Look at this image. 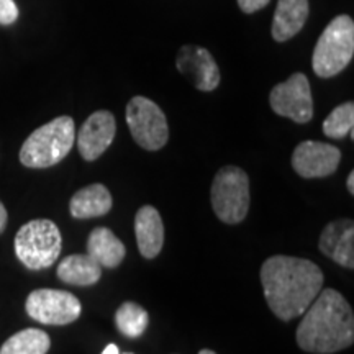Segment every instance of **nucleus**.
<instances>
[{
    "instance_id": "obj_1",
    "label": "nucleus",
    "mask_w": 354,
    "mask_h": 354,
    "mask_svg": "<svg viewBox=\"0 0 354 354\" xmlns=\"http://www.w3.org/2000/svg\"><path fill=\"white\" fill-rule=\"evenodd\" d=\"M261 284L272 313L289 322L302 315L323 287V272L313 261L271 256L261 268Z\"/></svg>"
},
{
    "instance_id": "obj_2",
    "label": "nucleus",
    "mask_w": 354,
    "mask_h": 354,
    "mask_svg": "<svg viewBox=\"0 0 354 354\" xmlns=\"http://www.w3.org/2000/svg\"><path fill=\"white\" fill-rule=\"evenodd\" d=\"M302 315L297 328V343L304 351L331 354L353 344V308L338 290H320Z\"/></svg>"
},
{
    "instance_id": "obj_3",
    "label": "nucleus",
    "mask_w": 354,
    "mask_h": 354,
    "mask_svg": "<svg viewBox=\"0 0 354 354\" xmlns=\"http://www.w3.org/2000/svg\"><path fill=\"white\" fill-rule=\"evenodd\" d=\"M76 141V125L71 117H57L35 130L20 149V162L32 169H44L68 156Z\"/></svg>"
},
{
    "instance_id": "obj_4",
    "label": "nucleus",
    "mask_w": 354,
    "mask_h": 354,
    "mask_svg": "<svg viewBox=\"0 0 354 354\" xmlns=\"http://www.w3.org/2000/svg\"><path fill=\"white\" fill-rule=\"evenodd\" d=\"M354 55V21L348 15H338L330 21L313 50V73L322 79L339 74L351 63Z\"/></svg>"
},
{
    "instance_id": "obj_5",
    "label": "nucleus",
    "mask_w": 354,
    "mask_h": 354,
    "mask_svg": "<svg viewBox=\"0 0 354 354\" xmlns=\"http://www.w3.org/2000/svg\"><path fill=\"white\" fill-rule=\"evenodd\" d=\"M63 238L55 221L39 218L25 223L15 236V253L33 271L46 269L59 258Z\"/></svg>"
},
{
    "instance_id": "obj_6",
    "label": "nucleus",
    "mask_w": 354,
    "mask_h": 354,
    "mask_svg": "<svg viewBox=\"0 0 354 354\" xmlns=\"http://www.w3.org/2000/svg\"><path fill=\"white\" fill-rule=\"evenodd\" d=\"M210 196L212 209L223 223H240L250 210V177L236 166L221 167L214 177Z\"/></svg>"
},
{
    "instance_id": "obj_7",
    "label": "nucleus",
    "mask_w": 354,
    "mask_h": 354,
    "mask_svg": "<svg viewBox=\"0 0 354 354\" xmlns=\"http://www.w3.org/2000/svg\"><path fill=\"white\" fill-rule=\"evenodd\" d=\"M127 123L133 140L148 151L165 148L169 140L166 115L158 104L146 97L136 95L127 105Z\"/></svg>"
},
{
    "instance_id": "obj_8",
    "label": "nucleus",
    "mask_w": 354,
    "mask_h": 354,
    "mask_svg": "<svg viewBox=\"0 0 354 354\" xmlns=\"http://www.w3.org/2000/svg\"><path fill=\"white\" fill-rule=\"evenodd\" d=\"M30 318L43 325H69L81 317L82 305L76 295L68 290L37 289L25 304Z\"/></svg>"
},
{
    "instance_id": "obj_9",
    "label": "nucleus",
    "mask_w": 354,
    "mask_h": 354,
    "mask_svg": "<svg viewBox=\"0 0 354 354\" xmlns=\"http://www.w3.org/2000/svg\"><path fill=\"white\" fill-rule=\"evenodd\" d=\"M269 104L281 117L295 123H308L313 118V100L307 76L295 73L286 82L277 84L269 95Z\"/></svg>"
},
{
    "instance_id": "obj_10",
    "label": "nucleus",
    "mask_w": 354,
    "mask_h": 354,
    "mask_svg": "<svg viewBox=\"0 0 354 354\" xmlns=\"http://www.w3.org/2000/svg\"><path fill=\"white\" fill-rule=\"evenodd\" d=\"M342 151L333 145L320 141H304L292 154V167L305 179L328 177L338 169Z\"/></svg>"
},
{
    "instance_id": "obj_11",
    "label": "nucleus",
    "mask_w": 354,
    "mask_h": 354,
    "mask_svg": "<svg viewBox=\"0 0 354 354\" xmlns=\"http://www.w3.org/2000/svg\"><path fill=\"white\" fill-rule=\"evenodd\" d=\"M176 66L179 73L202 92H212L220 84V69L209 50L196 44H184L177 53Z\"/></svg>"
},
{
    "instance_id": "obj_12",
    "label": "nucleus",
    "mask_w": 354,
    "mask_h": 354,
    "mask_svg": "<svg viewBox=\"0 0 354 354\" xmlns=\"http://www.w3.org/2000/svg\"><path fill=\"white\" fill-rule=\"evenodd\" d=\"M117 131L115 117L109 110H99L84 122L77 133V149L86 161H95L107 151Z\"/></svg>"
},
{
    "instance_id": "obj_13",
    "label": "nucleus",
    "mask_w": 354,
    "mask_h": 354,
    "mask_svg": "<svg viewBox=\"0 0 354 354\" xmlns=\"http://www.w3.org/2000/svg\"><path fill=\"white\" fill-rule=\"evenodd\" d=\"M318 248L326 258L343 268H354V223L353 220L331 221L323 230Z\"/></svg>"
},
{
    "instance_id": "obj_14",
    "label": "nucleus",
    "mask_w": 354,
    "mask_h": 354,
    "mask_svg": "<svg viewBox=\"0 0 354 354\" xmlns=\"http://www.w3.org/2000/svg\"><path fill=\"white\" fill-rule=\"evenodd\" d=\"M135 234L138 250L143 258L154 259L165 245V225L159 212L151 205H145L135 216Z\"/></svg>"
},
{
    "instance_id": "obj_15",
    "label": "nucleus",
    "mask_w": 354,
    "mask_h": 354,
    "mask_svg": "<svg viewBox=\"0 0 354 354\" xmlns=\"http://www.w3.org/2000/svg\"><path fill=\"white\" fill-rule=\"evenodd\" d=\"M308 0H279L272 19V38L277 43L289 41L308 20Z\"/></svg>"
},
{
    "instance_id": "obj_16",
    "label": "nucleus",
    "mask_w": 354,
    "mask_h": 354,
    "mask_svg": "<svg viewBox=\"0 0 354 354\" xmlns=\"http://www.w3.org/2000/svg\"><path fill=\"white\" fill-rule=\"evenodd\" d=\"M113 201L109 189L104 184H91L77 190L69 202L71 215L74 218L86 220L104 216L112 210Z\"/></svg>"
},
{
    "instance_id": "obj_17",
    "label": "nucleus",
    "mask_w": 354,
    "mask_h": 354,
    "mask_svg": "<svg viewBox=\"0 0 354 354\" xmlns=\"http://www.w3.org/2000/svg\"><path fill=\"white\" fill-rule=\"evenodd\" d=\"M125 246L112 230L99 227L92 230L87 240V254L94 258L102 268H118L125 259Z\"/></svg>"
},
{
    "instance_id": "obj_18",
    "label": "nucleus",
    "mask_w": 354,
    "mask_h": 354,
    "mask_svg": "<svg viewBox=\"0 0 354 354\" xmlns=\"http://www.w3.org/2000/svg\"><path fill=\"white\" fill-rule=\"evenodd\" d=\"M57 277L71 286H94L102 277V266L88 254H71L57 266Z\"/></svg>"
},
{
    "instance_id": "obj_19",
    "label": "nucleus",
    "mask_w": 354,
    "mask_h": 354,
    "mask_svg": "<svg viewBox=\"0 0 354 354\" xmlns=\"http://www.w3.org/2000/svg\"><path fill=\"white\" fill-rule=\"evenodd\" d=\"M51 339L46 331L26 328L12 335L0 348V354H46L50 351Z\"/></svg>"
},
{
    "instance_id": "obj_20",
    "label": "nucleus",
    "mask_w": 354,
    "mask_h": 354,
    "mask_svg": "<svg viewBox=\"0 0 354 354\" xmlns=\"http://www.w3.org/2000/svg\"><path fill=\"white\" fill-rule=\"evenodd\" d=\"M148 312L135 302H125L118 307L115 313V325L122 335L128 338H138L148 328Z\"/></svg>"
},
{
    "instance_id": "obj_21",
    "label": "nucleus",
    "mask_w": 354,
    "mask_h": 354,
    "mask_svg": "<svg viewBox=\"0 0 354 354\" xmlns=\"http://www.w3.org/2000/svg\"><path fill=\"white\" fill-rule=\"evenodd\" d=\"M354 127V104L344 102L331 110V113L323 122V133L328 138L343 140Z\"/></svg>"
},
{
    "instance_id": "obj_22",
    "label": "nucleus",
    "mask_w": 354,
    "mask_h": 354,
    "mask_svg": "<svg viewBox=\"0 0 354 354\" xmlns=\"http://www.w3.org/2000/svg\"><path fill=\"white\" fill-rule=\"evenodd\" d=\"M19 19V7L13 0H0V25H13Z\"/></svg>"
},
{
    "instance_id": "obj_23",
    "label": "nucleus",
    "mask_w": 354,
    "mask_h": 354,
    "mask_svg": "<svg viewBox=\"0 0 354 354\" xmlns=\"http://www.w3.org/2000/svg\"><path fill=\"white\" fill-rule=\"evenodd\" d=\"M236 2L243 13H256L258 10H261V8L269 6L271 0H236Z\"/></svg>"
},
{
    "instance_id": "obj_24",
    "label": "nucleus",
    "mask_w": 354,
    "mask_h": 354,
    "mask_svg": "<svg viewBox=\"0 0 354 354\" xmlns=\"http://www.w3.org/2000/svg\"><path fill=\"white\" fill-rule=\"evenodd\" d=\"M7 220H8V215H7V209L3 207V203L0 202V233L3 232L7 227Z\"/></svg>"
},
{
    "instance_id": "obj_25",
    "label": "nucleus",
    "mask_w": 354,
    "mask_h": 354,
    "mask_svg": "<svg viewBox=\"0 0 354 354\" xmlns=\"http://www.w3.org/2000/svg\"><path fill=\"white\" fill-rule=\"evenodd\" d=\"M346 185H348V190H349V194H354V172L351 171L349 172V176H348V180H346Z\"/></svg>"
},
{
    "instance_id": "obj_26",
    "label": "nucleus",
    "mask_w": 354,
    "mask_h": 354,
    "mask_svg": "<svg viewBox=\"0 0 354 354\" xmlns=\"http://www.w3.org/2000/svg\"><path fill=\"white\" fill-rule=\"evenodd\" d=\"M102 354H120V351H118V348L115 346V344H109V346L104 349V353H102Z\"/></svg>"
},
{
    "instance_id": "obj_27",
    "label": "nucleus",
    "mask_w": 354,
    "mask_h": 354,
    "mask_svg": "<svg viewBox=\"0 0 354 354\" xmlns=\"http://www.w3.org/2000/svg\"><path fill=\"white\" fill-rule=\"evenodd\" d=\"M198 354H216V353L212 351V349H202V351L198 353Z\"/></svg>"
},
{
    "instance_id": "obj_28",
    "label": "nucleus",
    "mask_w": 354,
    "mask_h": 354,
    "mask_svg": "<svg viewBox=\"0 0 354 354\" xmlns=\"http://www.w3.org/2000/svg\"><path fill=\"white\" fill-rule=\"evenodd\" d=\"M128 354H130V353H128Z\"/></svg>"
}]
</instances>
